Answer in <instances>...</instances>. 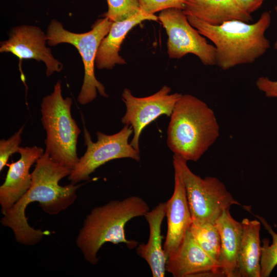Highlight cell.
Here are the masks:
<instances>
[{
    "label": "cell",
    "mask_w": 277,
    "mask_h": 277,
    "mask_svg": "<svg viewBox=\"0 0 277 277\" xmlns=\"http://www.w3.org/2000/svg\"><path fill=\"white\" fill-rule=\"evenodd\" d=\"M71 170L53 161L45 151L37 160L31 173L30 188L1 220L2 225L12 230L17 242L33 246L50 234L48 230L35 229L29 225L25 210L30 203L38 202L45 213L56 215L74 203L76 191L82 184L71 183L61 186L59 184L63 178L70 175Z\"/></svg>",
    "instance_id": "obj_1"
},
{
    "label": "cell",
    "mask_w": 277,
    "mask_h": 277,
    "mask_svg": "<svg viewBox=\"0 0 277 277\" xmlns=\"http://www.w3.org/2000/svg\"><path fill=\"white\" fill-rule=\"evenodd\" d=\"M187 17L200 34L214 44L216 65L223 70L251 64L270 48L269 41L265 36L271 22L268 11L262 13L259 20L253 24L230 20L219 25H211L196 17Z\"/></svg>",
    "instance_id": "obj_2"
},
{
    "label": "cell",
    "mask_w": 277,
    "mask_h": 277,
    "mask_svg": "<svg viewBox=\"0 0 277 277\" xmlns=\"http://www.w3.org/2000/svg\"><path fill=\"white\" fill-rule=\"evenodd\" d=\"M149 210L147 202L138 196L110 201L94 208L84 221L76 239V244L84 259L91 265L99 260L97 253L108 242L123 243L129 249L137 247L136 241L127 239L125 226L131 219L144 216Z\"/></svg>",
    "instance_id": "obj_3"
},
{
    "label": "cell",
    "mask_w": 277,
    "mask_h": 277,
    "mask_svg": "<svg viewBox=\"0 0 277 277\" xmlns=\"http://www.w3.org/2000/svg\"><path fill=\"white\" fill-rule=\"evenodd\" d=\"M220 127L213 110L191 94L176 103L167 132V144L174 154L196 162L217 140Z\"/></svg>",
    "instance_id": "obj_4"
},
{
    "label": "cell",
    "mask_w": 277,
    "mask_h": 277,
    "mask_svg": "<svg viewBox=\"0 0 277 277\" xmlns=\"http://www.w3.org/2000/svg\"><path fill=\"white\" fill-rule=\"evenodd\" d=\"M72 104L71 97H63L59 81L52 93L44 97L41 105V120L46 132L45 152L53 161L71 169L79 160L76 148L81 133L71 115Z\"/></svg>",
    "instance_id": "obj_5"
},
{
    "label": "cell",
    "mask_w": 277,
    "mask_h": 277,
    "mask_svg": "<svg viewBox=\"0 0 277 277\" xmlns=\"http://www.w3.org/2000/svg\"><path fill=\"white\" fill-rule=\"evenodd\" d=\"M113 22L108 18L98 19L90 31L75 33L65 29L58 21L53 19L47 29V41L50 46L61 43L73 45L80 53L84 67V77L81 90L77 97L82 105L87 104L96 97L97 91L105 97H108L105 88L95 77L94 64L98 48L103 38L109 33Z\"/></svg>",
    "instance_id": "obj_6"
},
{
    "label": "cell",
    "mask_w": 277,
    "mask_h": 277,
    "mask_svg": "<svg viewBox=\"0 0 277 277\" xmlns=\"http://www.w3.org/2000/svg\"><path fill=\"white\" fill-rule=\"evenodd\" d=\"M180 167L184 183L192 223L215 224L223 212L232 205H238L250 211V207L235 200L219 179L206 176L203 179L189 168L187 161L174 154Z\"/></svg>",
    "instance_id": "obj_7"
},
{
    "label": "cell",
    "mask_w": 277,
    "mask_h": 277,
    "mask_svg": "<svg viewBox=\"0 0 277 277\" xmlns=\"http://www.w3.org/2000/svg\"><path fill=\"white\" fill-rule=\"evenodd\" d=\"M132 132V127L126 125L114 134L107 135L98 131L97 141L93 142L89 132L84 128L85 144L87 149L72 169L68 176L69 180L74 184L87 181L97 168L115 159L130 158L140 161V152L128 142Z\"/></svg>",
    "instance_id": "obj_8"
},
{
    "label": "cell",
    "mask_w": 277,
    "mask_h": 277,
    "mask_svg": "<svg viewBox=\"0 0 277 277\" xmlns=\"http://www.w3.org/2000/svg\"><path fill=\"white\" fill-rule=\"evenodd\" d=\"M168 38L167 53L170 58H181L187 54L197 56L206 66L216 65V49L189 22L183 10L169 8L158 16Z\"/></svg>",
    "instance_id": "obj_9"
},
{
    "label": "cell",
    "mask_w": 277,
    "mask_h": 277,
    "mask_svg": "<svg viewBox=\"0 0 277 277\" xmlns=\"http://www.w3.org/2000/svg\"><path fill=\"white\" fill-rule=\"evenodd\" d=\"M171 88L164 85L154 94L144 97L133 96L131 91L125 88L122 100L126 111L122 117V123L131 126L134 133L130 142L131 146L140 152L139 139L143 129L162 115L170 116L176 103L182 94H170Z\"/></svg>",
    "instance_id": "obj_10"
},
{
    "label": "cell",
    "mask_w": 277,
    "mask_h": 277,
    "mask_svg": "<svg viewBox=\"0 0 277 277\" xmlns=\"http://www.w3.org/2000/svg\"><path fill=\"white\" fill-rule=\"evenodd\" d=\"M47 36L36 26L23 25L14 28L8 40L1 43V52H10L20 61L34 59L43 61L46 66V75L60 72L63 65L54 58L45 46Z\"/></svg>",
    "instance_id": "obj_11"
},
{
    "label": "cell",
    "mask_w": 277,
    "mask_h": 277,
    "mask_svg": "<svg viewBox=\"0 0 277 277\" xmlns=\"http://www.w3.org/2000/svg\"><path fill=\"white\" fill-rule=\"evenodd\" d=\"M173 165L174 190L171 197L166 202L167 230L163 248L167 259L176 252L192 223L181 170L174 159Z\"/></svg>",
    "instance_id": "obj_12"
},
{
    "label": "cell",
    "mask_w": 277,
    "mask_h": 277,
    "mask_svg": "<svg viewBox=\"0 0 277 277\" xmlns=\"http://www.w3.org/2000/svg\"><path fill=\"white\" fill-rule=\"evenodd\" d=\"M166 270L174 277L225 276L220 264L201 247L189 229L176 252L167 259Z\"/></svg>",
    "instance_id": "obj_13"
},
{
    "label": "cell",
    "mask_w": 277,
    "mask_h": 277,
    "mask_svg": "<svg viewBox=\"0 0 277 277\" xmlns=\"http://www.w3.org/2000/svg\"><path fill=\"white\" fill-rule=\"evenodd\" d=\"M45 151L36 146L21 147L20 159L9 166L4 183L0 187L1 212L5 214L28 190L32 183L30 169Z\"/></svg>",
    "instance_id": "obj_14"
},
{
    "label": "cell",
    "mask_w": 277,
    "mask_h": 277,
    "mask_svg": "<svg viewBox=\"0 0 277 277\" xmlns=\"http://www.w3.org/2000/svg\"><path fill=\"white\" fill-rule=\"evenodd\" d=\"M144 21H158V16L141 11L131 17L113 22L108 34L103 38L98 48L95 65L99 69H111L116 64H126L118 52L127 33L133 27Z\"/></svg>",
    "instance_id": "obj_15"
},
{
    "label": "cell",
    "mask_w": 277,
    "mask_h": 277,
    "mask_svg": "<svg viewBox=\"0 0 277 277\" xmlns=\"http://www.w3.org/2000/svg\"><path fill=\"white\" fill-rule=\"evenodd\" d=\"M166 216V202L160 203L144 216L148 223L149 239L147 244L137 245V254L148 263L153 277L165 275L167 258L162 244L161 226Z\"/></svg>",
    "instance_id": "obj_16"
},
{
    "label": "cell",
    "mask_w": 277,
    "mask_h": 277,
    "mask_svg": "<svg viewBox=\"0 0 277 277\" xmlns=\"http://www.w3.org/2000/svg\"><path fill=\"white\" fill-rule=\"evenodd\" d=\"M183 11L187 16L211 25L230 20L252 21L251 14L241 9L235 0H186Z\"/></svg>",
    "instance_id": "obj_17"
},
{
    "label": "cell",
    "mask_w": 277,
    "mask_h": 277,
    "mask_svg": "<svg viewBox=\"0 0 277 277\" xmlns=\"http://www.w3.org/2000/svg\"><path fill=\"white\" fill-rule=\"evenodd\" d=\"M229 209L223 212L216 221L221 249L220 265L226 277H238V255L242 234L241 222L234 220Z\"/></svg>",
    "instance_id": "obj_18"
},
{
    "label": "cell",
    "mask_w": 277,
    "mask_h": 277,
    "mask_svg": "<svg viewBox=\"0 0 277 277\" xmlns=\"http://www.w3.org/2000/svg\"><path fill=\"white\" fill-rule=\"evenodd\" d=\"M238 255V277H261V222L245 218Z\"/></svg>",
    "instance_id": "obj_19"
},
{
    "label": "cell",
    "mask_w": 277,
    "mask_h": 277,
    "mask_svg": "<svg viewBox=\"0 0 277 277\" xmlns=\"http://www.w3.org/2000/svg\"><path fill=\"white\" fill-rule=\"evenodd\" d=\"M189 230L201 247L212 259L220 264L221 241L215 224L192 223Z\"/></svg>",
    "instance_id": "obj_20"
},
{
    "label": "cell",
    "mask_w": 277,
    "mask_h": 277,
    "mask_svg": "<svg viewBox=\"0 0 277 277\" xmlns=\"http://www.w3.org/2000/svg\"><path fill=\"white\" fill-rule=\"evenodd\" d=\"M255 216L258 218L272 239L271 245L268 239H264L261 246V277H268L277 265V233L273 230L264 217L257 215Z\"/></svg>",
    "instance_id": "obj_21"
},
{
    "label": "cell",
    "mask_w": 277,
    "mask_h": 277,
    "mask_svg": "<svg viewBox=\"0 0 277 277\" xmlns=\"http://www.w3.org/2000/svg\"><path fill=\"white\" fill-rule=\"evenodd\" d=\"M108 10L102 16L113 22L127 19L141 11L138 0H106Z\"/></svg>",
    "instance_id": "obj_22"
},
{
    "label": "cell",
    "mask_w": 277,
    "mask_h": 277,
    "mask_svg": "<svg viewBox=\"0 0 277 277\" xmlns=\"http://www.w3.org/2000/svg\"><path fill=\"white\" fill-rule=\"evenodd\" d=\"M24 126L7 140L0 141V171H1L7 164L9 157L14 153H18L20 148L21 134Z\"/></svg>",
    "instance_id": "obj_23"
},
{
    "label": "cell",
    "mask_w": 277,
    "mask_h": 277,
    "mask_svg": "<svg viewBox=\"0 0 277 277\" xmlns=\"http://www.w3.org/2000/svg\"><path fill=\"white\" fill-rule=\"evenodd\" d=\"M186 0H138L141 10L146 13L154 14L169 8L183 10Z\"/></svg>",
    "instance_id": "obj_24"
},
{
    "label": "cell",
    "mask_w": 277,
    "mask_h": 277,
    "mask_svg": "<svg viewBox=\"0 0 277 277\" xmlns=\"http://www.w3.org/2000/svg\"><path fill=\"white\" fill-rule=\"evenodd\" d=\"M258 89L268 97L277 98V81L269 80L267 77H260L256 82Z\"/></svg>",
    "instance_id": "obj_25"
},
{
    "label": "cell",
    "mask_w": 277,
    "mask_h": 277,
    "mask_svg": "<svg viewBox=\"0 0 277 277\" xmlns=\"http://www.w3.org/2000/svg\"><path fill=\"white\" fill-rule=\"evenodd\" d=\"M239 6L246 13L251 14L258 10L264 0H235Z\"/></svg>",
    "instance_id": "obj_26"
},
{
    "label": "cell",
    "mask_w": 277,
    "mask_h": 277,
    "mask_svg": "<svg viewBox=\"0 0 277 277\" xmlns=\"http://www.w3.org/2000/svg\"><path fill=\"white\" fill-rule=\"evenodd\" d=\"M274 9H275V11L276 13V15H277V6H276L275 7H274ZM274 49H275L276 50H277V39L276 41V42H275L274 43Z\"/></svg>",
    "instance_id": "obj_27"
}]
</instances>
